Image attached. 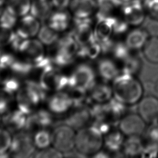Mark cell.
<instances>
[{"label": "cell", "mask_w": 158, "mask_h": 158, "mask_svg": "<svg viewBox=\"0 0 158 158\" xmlns=\"http://www.w3.org/2000/svg\"><path fill=\"white\" fill-rule=\"evenodd\" d=\"M113 97L125 105H133L143 98L144 89L140 81L135 75L120 73L112 84Z\"/></svg>", "instance_id": "6da1fadb"}, {"label": "cell", "mask_w": 158, "mask_h": 158, "mask_svg": "<svg viewBox=\"0 0 158 158\" xmlns=\"http://www.w3.org/2000/svg\"><path fill=\"white\" fill-rule=\"evenodd\" d=\"M46 93L38 81L25 80L15 94L17 107L29 115L46 99Z\"/></svg>", "instance_id": "7a4b0ae2"}, {"label": "cell", "mask_w": 158, "mask_h": 158, "mask_svg": "<svg viewBox=\"0 0 158 158\" xmlns=\"http://www.w3.org/2000/svg\"><path fill=\"white\" fill-rule=\"evenodd\" d=\"M104 146V135L95 126H87L76 133L75 148L83 157L94 156Z\"/></svg>", "instance_id": "3957f363"}, {"label": "cell", "mask_w": 158, "mask_h": 158, "mask_svg": "<svg viewBox=\"0 0 158 158\" xmlns=\"http://www.w3.org/2000/svg\"><path fill=\"white\" fill-rule=\"evenodd\" d=\"M79 51V44L73 35H66L59 38L52 45L48 56L53 65L57 67H63L70 64Z\"/></svg>", "instance_id": "277c9868"}, {"label": "cell", "mask_w": 158, "mask_h": 158, "mask_svg": "<svg viewBox=\"0 0 158 158\" xmlns=\"http://www.w3.org/2000/svg\"><path fill=\"white\" fill-rule=\"evenodd\" d=\"M96 72L87 64L77 65L69 76V88L80 93L89 91L96 83Z\"/></svg>", "instance_id": "5b68a950"}, {"label": "cell", "mask_w": 158, "mask_h": 158, "mask_svg": "<svg viewBox=\"0 0 158 158\" xmlns=\"http://www.w3.org/2000/svg\"><path fill=\"white\" fill-rule=\"evenodd\" d=\"M35 152L36 147L31 133L25 130L14 133L9 151L10 156L21 158L30 157H33Z\"/></svg>", "instance_id": "8992f818"}, {"label": "cell", "mask_w": 158, "mask_h": 158, "mask_svg": "<svg viewBox=\"0 0 158 158\" xmlns=\"http://www.w3.org/2000/svg\"><path fill=\"white\" fill-rule=\"evenodd\" d=\"M75 130L66 123L57 125L52 131V146L63 153L69 152L75 148Z\"/></svg>", "instance_id": "52a82bcc"}, {"label": "cell", "mask_w": 158, "mask_h": 158, "mask_svg": "<svg viewBox=\"0 0 158 158\" xmlns=\"http://www.w3.org/2000/svg\"><path fill=\"white\" fill-rule=\"evenodd\" d=\"M38 82L46 92L64 91L65 89L69 88V76L61 73L56 67L40 73Z\"/></svg>", "instance_id": "ba28073f"}, {"label": "cell", "mask_w": 158, "mask_h": 158, "mask_svg": "<svg viewBox=\"0 0 158 158\" xmlns=\"http://www.w3.org/2000/svg\"><path fill=\"white\" fill-rule=\"evenodd\" d=\"M44 46L38 38L25 39L20 43L17 52L20 58L34 65L46 56Z\"/></svg>", "instance_id": "9c48e42d"}, {"label": "cell", "mask_w": 158, "mask_h": 158, "mask_svg": "<svg viewBox=\"0 0 158 158\" xmlns=\"http://www.w3.org/2000/svg\"><path fill=\"white\" fill-rule=\"evenodd\" d=\"M54 123L53 114L48 109H36L28 115L25 130L33 135L43 128H50Z\"/></svg>", "instance_id": "30bf717a"}, {"label": "cell", "mask_w": 158, "mask_h": 158, "mask_svg": "<svg viewBox=\"0 0 158 158\" xmlns=\"http://www.w3.org/2000/svg\"><path fill=\"white\" fill-rule=\"evenodd\" d=\"M47 106L53 115H62L74 106V101L72 95L65 91H56L47 99Z\"/></svg>", "instance_id": "8fae6325"}, {"label": "cell", "mask_w": 158, "mask_h": 158, "mask_svg": "<svg viewBox=\"0 0 158 158\" xmlns=\"http://www.w3.org/2000/svg\"><path fill=\"white\" fill-rule=\"evenodd\" d=\"M119 130L127 136H141L146 130V122L138 114H125L119 120Z\"/></svg>", "instance_id": "7c38bea8"}, {"label": "cell", "mask_w": 158, "mask_h": 158, "mask_svg": "<svg viewBox=\"0 0 158 158\" xmlns=\"http://www.w3.org/2000/svg\"><path fill=\"white\" fill-rule=\"evenodd\" d=\"M138 114L146 123L158 122V98L155 96H147L138 102Z\"/></svg>", "instance_id": "4fadbf2b"}, {"label": "cell", "mask_w": 158, "mask_h": 158, "mask_svg": "<svg viewBox=\"0 0 158 158\" xmlns=\"http://www.w3.org/2000/svg\"><path fill=\"white\" fill-rule=\"evenodd\" d=\"M28 115L17 107L9 110L2 117V123L10 133H16L25 130Z\"/></svg>", "instance_id": "5bb4252c"}, {"label": "cell", "mask_w": 158, "mask_h": 158, "mask_svg": "<svg viewBox=\"0 0 158 158\" xmlns=\"http://www.w3.org/2000/svg\"><path fill=\"white\" fill-rule=\"evenodd\" d=\"M91 110L82 105H76V108L69 114L65 120V123L75 130H79L88 126L91 118Z\"/></svg>", "instance_id": "9a60e30c"}, {"label": "cell", "mask_w": 158, "mask_h": 158, "mask_svg": "<svg viewBox=\"0 0 158 158\" xmlns=\"http://www.w3.org/2000/svg\"><path fill=\"white\" fill-rule=\"evenodd\" d=\"M122 16L128 25L138 27L145 19L144 10L139 2L131 1L122 8Z\"/></svg>", "instance_id": "2e32d148"}, {"label": "cell", "mask_w": 158, "mask_h": 158, "mask_svg": "<svg viewBox=\"0 0 158 158\" xmlns=\"http://www.w3.org/2000/svg\"><path fill=\"white\" fill-rule=\"evenodd\" d=\"M70 9L76 19H90L98 10L96 0H71Z\"/></svg>", "instance_id": "e0dca14e"}, {"label": "cell", "mask_w": 158, "mask_h": 158, "mask_svg": "<svg viewBox=\"0 0 158 158\" xmlns=\"http://www.w3.org/2000/svg\"><path fill=\"white\" fill-rule=\"evenodd\" d=\"M40 27L38 19L31 14L25 15L18 23L15 32L23 39L33 38L37 36Z\"/></svg>", "instance_id": "ac0fdd59"}, {"label": "cell", "mask_w": 158, "mask_h": 158, "mask_svg": "<svg viewBox=\"0 0 158 158\" xmlns=\"http://www.w3.org/2000/svg\"><path fill=\"white\" fill-rule=\"evenodd\" d=\"M96 73L104 81L108 82L113 81L120 74V69L115 60L104 58L99 60Z\"/></svg>", "instance_id": "d6986e66"}, {"label": "cell", "mask_w": 158, "mask_h": 158, "mask_svg": "<svg viewBox=\"0 0 158 158\" xmlns=\"http://www.w3.org/2000/svg\"><path fill=\"white\" fill-rule=\"evenodd\" d=\"M149 38V35L143 28L136 27L128 33L125 37V44L130 51L143 49Z\"/></svg>", "instance_id": "ffe728a7"}, {"label": "cell", "mask_w": 158, "mask_h": 158, "mask_svg": "<svg viewBox=\"0 0 158 158\" xmlns=\"http://www.w3.org/2000/svg\"><path fill=\"white\" fill-rule=\"evenodd\" d=\"M48 25L57 32L66 30L70 24V15L65 9L51 13L47 19Z\"/></svg>", "instance_id": "44dd1931"}, {"label": "cell", "mask_w": 158, "mask_h": 158, "mask_svg": "<svg viewBox=\"0 0 158 158\" xmlns=\"http://www.w3.org/2000/svg\"><path fill=\"white\" fill-rule=\"evenodd\" d=\"M90 98L97 104H104L109 101L113 97L112 86L106 81L95 83L90 89Z\"/></svg>", "instance_id": "7402d4cb"}, {"label": "cell", "mask_w": 158, "mask_h": 158, "mask_svg": "<svg viewBox=\"0 0 158 158\" xmlns=\"http://www.w3.org/2000/svg\"><path fill=\"white\" fill-rule=\"evenodd\" d=\"M122 151L125 156H139L144 151V142L139 136H128L127 139H125Z\"/></svg>", "instance_id": "603a6c76"}, {"label": "cell", "mask_w": 158, "mask_h": 158, "mask_svg": "<svg viewBox=\"0 0 158 158\" xmlns=\"http://www.w3.org/2000/svg\"><path fill=\"white\" fill-rule=\"evenodd\" d=\"M120 130H109L104 135V146L111 152H117L122 150L125 138Z\"/></svg>", "instance_id": "cb8c5ba5"}, {"label": "cell", "mask_w": 158, "mask_h": 158, "mask_svg": "<svg viewBox=\"0 0 158 158\" xmlns=\"http://www.w3.org/2000/svg\"><path fill=\"white\" fill-rule=\"evenodd\" d=\"M52 2L49 0H33L31 4V15L40 20H46L52 13Z\"/></svg>", "instance_id": "d4e9b609"}, {"label": "cell", "mask_w": 158, "mask_h": 158, "mask_svg": "<svg viewBox=\"0 0 158 158\" xmlns=\"http://www.w3.org/2000/svg\"><path fill=\"white\" fill-rule=\"evenodd\" d=\"M33 141L36 148L43 149L52 144V134L49 128H43L37 130L33 135Z\"/></svg>", "instance_id": "484cf974"}, {"label": "cell", "mask_w": 158, "mask_h": 158, "mask_svg": "<svg viewBox=\"0 0 158 158\" xmlns=\"http://www.w3.org/2000/svg\"><path fill=\"white\" fill-rule=\"evenodd\" d=\"M143 50L145 58L149 62L158 64V36L149 38Z\"/></svg>", "instance_id": "4316f807"}, {"label": "cell", "mask_w": 158, "mask_h": 158, "mask_svg": "<svg viewBox=\"0 0 158 158\" xmlns=\"http://www.w3.org/2000/svg\"><path fill=\"white\" fill-rule=\"evenodd\" d=\"M30 7V0H9L6 8L18 17L27 15Z\"/></svg>", "instance_id": "83f0119b"}, {"label": "cell", "mask_w": 158, "mask_h": 158, "mask_svg": "<svg viewBox=\"0 0 158 158\" xmlns=\"http://www.w3.org/2000/svg\"><path fill=\"white\" fill-rule=\"evenodd\" d=\"M37 37L44 46L53 45L59 38L58 32L51 28L48 25L40 27Z\"/></svg>", "instance_id": "f1b7e54d"}, {"label": "cell", "mask_w": 158, "mask_h": 158, "mask_svg": "<svg viewBox=\"0 0 158 158\" xmlns=\"http://www.w3.org/2000/svg\"><path fill=\"white\" fill-rule=\"evenodd\" d=\"M146 144H144V150L148 152L154 151L158 148V122L151 123V127L146 131Z\"/></svg>", "instance_id": "f546056e"}, {"label": "cell", "mask_w": 158, "mask_h": 158, "mask_svg": "<svg viewBox=\"0 0 158 158\" xmlns=\"http://www.w3.org/2000/svg\"><path fill=\"white\" fill-rule=\"evenodd\" d=\"M14 95L0 87V115H3L10 110Z\"/></svg>", "instance_id": "4dcf8cb0"}, {"label": "cell", "mask_w": 158, "mask_h": 158, "mask_svg": "<svg viewBox=\"0 0 158 158\" xmlns=\"http://www.w3.org/2000/svg\"><path fill=\"white\" fill-rule=\"evenodd\" d=\"M12 135L5 128H0V154L9 153Z\"/></svg>", "instance_id": "1f68e13d"}, {"label": "cell", "mask_w": 158, "mask_h": 158, "mask_svg": "<svg viewBox=\"0 0 158 158\" xmlns=\"http://www.w3.org/2000/svg\"><path fill=\"white\" fill-rule=\"evenodd\" d=\"M17 23V16L9 11L7 8L0 14V25L12 28Z\"/></svg>", "instance_id": "d6a6232c"}, {"label": "cell", "mask_w": 158, "mask_h": 158, "mask_svg": "<svg viewBox=\"0 0 158 158\" xmlns=\"http://www.w3.org/2000/svg\"><path fill=\"white\" fill-rule=\"evenodd\" d=\"M15 36V31L11 28L0 25V49L1 48L10 46Z\"/></svg>", "instance_id": "836d02e7"}, {"label": "cell", "mask_w": 158, "mask_h": 158, "mask_svg": "<svg viewBox=\"0 0 158 158\" xmlns=\"http://www.w3.org/2000/svg\"><path fill=\"white\" fill-rule=\"evenodd\" d=\"M143 28L147 32L150 37L158 36V20L150 17L145 19Z\"/></svg>", "instance_id": "e575fe53"}, {"label": "cell", "mask_w": 158, "mask_h": 158, "mask_svg": "<svg viewBox=\"0 0 158 158\" xmlns=\"http://www.w3.org/2000/svg\"><path fill=\"white\" fill-rule=\"evenodd\" d=\"M33 157L39 158H46V157H64L63 153L53 147H48L43 149H40L39 151L36 152Z\"/></svg>", "instance_id": "d590c367"}, {"label": "cell", "mask_w": 158, "mask_h": 158, "mask_svg": "<svg viewBox=\"0 0 158 158\" xmlns=\"http://www.w3.org/2000/svg\"><path fill=\"white\" fill-rule=\"evenodd\" d=\"M146 2L150 16L158 20V0H146Z\"/></svg>", "instance_id": "8d00e7d4"}, {"label": "cell", "mask_w": 158, "mask_h": 158, "mask_svg": "<svg viewBox=\"0 0 158 158\" xmlns=\"http://www.w3.org/2000/svg\"><path fill=\"white\" fill-rule=\"evenodd\" d=\"M71 0H52V4L58 10L65 9L69 4H70Z\"/></svg>", "instance_id": "74e56055"}, {"label": "cell", "mask_w": 158, "mask_h": 158, "mask_svg": "<svg viewBox=\"0 0 158 158\" xmlns=\"http://www.w3.org/2000/svg\"><path fill=\"white\" fill-rule=\"evenodd\" d=\"M152 91L154 95L158 98V80L155 82L152 88Z\"/></svg>", "instance_id": "f35d334b"}, {"label": "cell", "mask_w": 158, "mask_h": 158, "mask_svg": "<svg viewBox=\"0 0 158 158\" xmlns=\"http://www.w3.org/2000/svg\"><path fill=\"white\" fill-rule=\"evenodd\" d=\"M118 1H120L122 3V2H125V3H127V2H130V1H132V0H118Z\"/></svg>", "instance_id": "ab89813d"}, {"label": "cell", "mask_w": 158, "mask_h": 158, "mask_svg": "<svg viewBox=\"0 0 158 158\" xmlns=\"http://www.w3.org/2000/svg\"><path fill=\"white\" fill-rule=\"evenodd\" d=\"M1 49H0V56H1Z\"/></svg>", "instance_id": "60d3db41"}]
</instances>
